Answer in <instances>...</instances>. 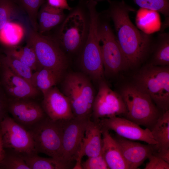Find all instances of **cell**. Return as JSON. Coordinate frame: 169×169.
I'll return each mask as SVG.
<instances>
[{
	"instance_id": "3",
	"label": "cell",
	"mask_w": 169,
	"mask_h": 169,
	"mask_svg": "<svg viewBox=\"0 0 169 169\" xmlns=\"http://www.w3.org/2000/svg\"><path fill=\"white\" fill-rule=\"evenodd\" d=\"M120 94L126 109L125 118L151 130L162 112L150 96L134 84L123 87Z\"/></svg>"
},
{
	"instance_id": "5",
	"label": "cell",
	"mask_w": 169,
	"mask_h": 169,
	"mask_svg": "<svg viewBox=\"0 0 169 169\" xmlns=\"http://www.w3.org/2000/svg\"><path fill=\"white\" fill-rule=\"evenodd\" d=\"M95 4L89 5L90 21L87 39L81 57L80 64L85 75L96 82L103 80L105 73L98 37V15Z\"/></svg>"
},
{
	"instance_id": "25",
	"label": "cell",
	"mask_w": 169,
	"mask_h": 169,
	"mask_svg": "<svg viewBox=\"0 0 169 169\" xmlns=\"http://www.w3.org/2000/svg\"><path fill=\"white\" fill-rule=\"evenodd\" d=\"M156 39L153 44L154 50L150 64L156 66H169V33H160Z\"/></svg>"
},
{
	"instance_id": "29",
	"label": "cell",
	"mask_w": 169,
	"mask_h": 169,
	"mask_svg": "<svg viewBox=\"0 0 169 169\" xmlns=\"http://www.w3.org/2000/svg\"><path fill=\"white\" fill-rule=\"evenodd\" d=\"M5 151L0 169H30L20 153L9 149Z\"/></svg>"
},
{
	"instance_id": "24",
	"label": "cell",
	"mask_w": 169,
	"mask_h": 169,
	"mask_svg": "<svg viewBox=\"0 0 169 169\" xmlns=\"http://www.w3.org/2000/svg\"><path fill=\"white\" fill-rule=\"evenodd\" d=\"M20 154L30 169H68L72 167V164L51 157H41L36 153Z\"/></svg>"
},
{
	"instance_id": "9",
	"label": "cell",
	"mask_w": 169,
	"mask_h": 169,
	"mask_svg": "<svg viewBox=\"0 0 169 169\" xmlns=\"http://www.w3.org/2000/svg\"><path fill=\"white\" fill-rule=\"evenodd\" d=\"M90 118H73L62 122L61 159L72 164L76 161L81 149L85 130Z\"/></svg>"
},
{
	"instance_id": "34",
	"label": "cell",
	"mask_w": 169,
	"mask_h": 169,
	"mask_svg": "<svg viewBox=\"0 0 169 169\" xmlns=\"http://www.w3.org/2000/svg\"><path fill=\"white\" fill-rule=\"evenodd\" d=\"M8 98L0 84V123L7 115Z\"/></svg>"
},
{
	"instance_id": "35",
	"label": "cell",
	"mask_w": 169,
	"mask_h": 169,
	"mask_svg": "<svg viewBox=\"0 0 169 169\" xmlns=\"http://www.w3.org/2000/svg\"><path fill=\"white\" fill-rule=\"evenodd\" d=\"M47 3L50 6L61 9L70 10L66 0H47Z\"/></svg>"
},
{
	"instance_id": "15",
	"label": "cell",
	"mask_w": 169,
	"mask_h": 169,
	"mask_svg": "<svg viewBox=\"0 0 169 169\" xmlns=\"http://www.w3.org/2000/svg\"><path fill=\"white\" fill-rule=\"evenodd\" d=\"M1 84L10 98L33 99L38 91L31 83L16 75L5 64L0 61Z\"/></svg>"
},
{
	"instance_id": "20",
	"label": "cell",
	"mask_w": 169,
	"mask_h": 169,
	"mask_svg": "<svg viewBox=\"0 0 169 169\" xmlns=\"http://www.w3.org/2000/svg\"><path fill=\"white\" fill-rule=\"evenodd\" d=\"M63 9L44 3L38 13V31L43 33L49 31L60 23L64 17Z\"/></svg>"
},
{
	"instance_id": "18",
	"label": "cell",
	"mask_w": 169,
	"mask_h": 169,
	"mask_svg": "<svg viewBox=\"0 0 169 169\" xmlns=\"http://www.w3.org/2000/svg\"><path fill=\"white\" fill-rule=\"evenodd\" d=\"M103 145L101 128L99 121L90 120L87 126L80 150L76 162V167H81L82 157L96 156L101 153Z\"/></svg>"
},
{
	"instance_id": "36",
	"label": "cell",
	"mask_w": 169,
	"mask_h": 169,
	"mask_svg": "<svg viewBox=\"0 0 169 169\" xmlns=\"http://www.w3.org/2000/svg\"><path fill=\"white\" fill-rule=\"evenodd\" d=\"M169 163V150L161 151L153 153Z\"/></svg>"
},
{
	"instance_id": "22",
	"label": "cell",
	"mask_w": 169,
	"mask_h": 169,
	"mask_svg": "<svg viewBox=\"0 0 169 169\" xmlns=\"http://www.w3.org/2000/svg\"><path fill=\"white\" fill-rule=\"evenodd\" d=\"M63 73L64 72L43 68L33 73L32 83L43 94L61 81Z\"/></svg>"
},
{
	"instance_id": "19",
	"label": "cell",
	"mask_w": 169,
	"mask_h": 169,
	"mask_svg": "<svg viewBox=\"0 0 169 169\" xmlns=\"http://www.w3.org/2000/svg\"><path fill=\"white\" fill-rule=\"evenodd\" d=\"M103 145L101 154L109 169H128L117 141L108 130L101 128Z\"/></svg>"
},
{
	"instance_id": "32",
	"label": "cell",
	"mask_w": 169,
	"mask_h": 169,
	"mask_svg": "<svg viewBox=\"0 0 169 169\" xmlns=\"http://www.w3.org/2000/svg\"><path fill=\"white\" fill-rule=\"evenodd\" d=\"M81 167L83 169H109L101 153L96 156L88 157L81 163Z\"/></svg>"
},
{
	"instance_id": "10",
	"label": "cell",
	"mask_w": 169,
	"mask_h": 169,
	"mask_svg": "<svg viewBox=\"0 0 169 169\" xmlns=\"http://www.w3.org/2000/svg\"><path fill=\"white\" fill-rule=\"evenodd\" d=\"M126 114L125 105L120 94L113 90L104 80L100 81L93 105V120L114 116L125 117Z\"/></svg>"
},
{
	"instance_id": "28",
	"label": "cell",
	"mask_w": 169,
	"mask_h": 169,
	"mask_svg": "<svg viewBox=\"0 0 169 169\" xmlns=\"http://www.w3.org/2000/svg\"><path fill=\"white\" fill-rule=\"evenodd\" d=\"M15 3L26 13L32 28L38 31L37 16L39 10L44 3L41 0H13Z\"/></svg>"
},
{
	"instance_id": "2",
	"label": "cell",
	"mask_w": 169,
	"mask_h": 169,
	"mask_svg": "<svg viewBox=\"0 0 169 169\" xmlns=\"http://www.w3.org/2000/svg\"><path fill=\"white\" fill-rule=\"evenodd\" d=\"M135 83L134 85L149 96L162 112L169 110V66L148 64L137 74Z\"/></svg>"
},
{
	"instance_id": "31",
	"label": "cell",
	"mask_w": 169,
	"mask_h": 169,
	"mask_svg": "<svg viewBox=\"0 0 169 169\" xmlns=\"http://www.w3.org/2000/svg\"><path fill=\"white\" fill-rule=\"evenodd\" d=\"M158 12L152 10L140 8L137 11L136 22L137 26L142 30L141 31L146 33L147 28L155 24V21H158Z\"/></svg>"
},
{
	"instance_id": "38",
	"label": "cell",
	"mask_w": 169,
	"mask_h": 169,
	"mask_svg": "<svg viewBox=\"0 0 169 169\" xmlns=\"http://www.w3.org/2000/svg\"><path fill=\"white\" fill-rule=\"evenodd\" d=\"M0 44H1V43H0ZM2 50L1 49V48L0 46V60H1V58L3 57V56L4 55L2 54Z\"/></svg>"
},
{
	"instance_id": "30",
	"label": "cell",
	"mask_w": 169,
	"mask_h": 169,
	"mask_svg": "<svg viewBox=\"0 0 169 169\" xmlns=\"http://www.w3.org/2000/svg\"><path fill=\"white\" fill-rule=\"evenodd\" d=\"M140 8L156 11L169 19V0H133Z\"/></svg>"
},
{
	"instance_id": "11",
	"label": "cell",
	"mask_w": 169,
	"mask_h": 169,
	"mask_svg": "<svg viewBox=\"0 0 169 169\" xmlns=\"http://www.w3.org/2000/svg\"><path fill=\"white\" fill-rule=\"evenodd\" d=\"M4 149L20 153H36L33 140L29 132L7 115L0 123Z\"/></svg>"
},
{
	"instance_id": "8",
	"label": "cell",
	"mask_w": 169,
	"mask_h": 169,
	"mask_svg": "<svg viewBox=\"0 0 169 169\" xmlns=\"http://www.w3.org/2000/svg\"><path fill=\"white\" fill-rule=\"evenodd\" d=\"M98 33L105 74H115L127 68L124 55L109 24L99 23Z\"/></svg>"
},
{
	"instance_id": "16",
	"label": "cell",
	"mask_w": 169,
	"mask_h": 169,
	"mask_svg": "<svg viewBox=\"0 0 169 169\" xmlns=\"http://www.w3.org/2000/svg\"><path fill=\"white\" fill-rule=\"evenodd\" d=\"M43 95L41 105L46 115L51 119L66 120L74 117L68 98L55 86Z\"/></svg>"
},
{
	"instance_id": "17",
	"label": "cell",
	"mask_w": 169,
	"mask_h": 169,
	"mask_svg": "<svg viewBox=\"0 0 169 169\" xmlns=\"http://www.w3.org/2000/svg\"><path fill=\"white\" fill-rule=\"evenodd\" d=\"M117 141L128 169H136L153 154L152 145H145L117 135Z\"/></svg>"
},
{
	"instance_id": "23",
	"label": "cell",
	"mask_w": 169,
	"mask_h": 169,
	"mask_svg": "<svg viewBox=\"0 0 169 169\" xmlns=\"http://www.w3.org/2000/svg\"><path fill=\"white\" fill-rule=\"evenodd\" d=\"M4 54H10L30 67L34 71L41 69L33 48L26 44L23 47L3 44Z\"/></svg>"
},
{
	"instance_id": "4",
	"label": "cell",
	"mask_w": 169,
	"mask_h": 169,
	"mask_svg": "<svg viewBox=\"0 0 169 169\" xmlns=\"http://www.w3.org/2000/svg\"><path fill=\"white\" fill-rule=\"evenodd\" d=\"M62 89L69 101L74 117L90 118L95 95L89 78L81 73H69L64 79Z\"/></svg>"
},
{
	"instance_id": "14",
	"label": "cell",
	"mask_w": 169,
	"mask_h": 169,
	"mask_svg": "<svg viewBox=\"0 0 169 169\" xmlns=\"http://www.w3.org/2000/svg\"><path fill=\"white\" fill-rule=\"evenodd\" d=\"M33 99L8 98V112L27 130L47 116L41 105Z\"/></svg>"
},
{
	"instance_id": "21",
	"label": "cell",
	"mask_w": 169,
	"mask_h": 169,
	"mask_svg": "<svg viewBox=\"0 0 169 169\" xmlns=\"http://www.w3.org/2000/svg\"><path fill=\"white\" fill-rule=\"evenodd\" d=\"M151 131L157 142L152 145L153 153L169 150V110L162 112Z\"/></svg>"
},
{
	"instance_id": "26",
	"label": "cell",
	"mask_w": 169,
	"mask_h": 169,
	"mask_svg": "<svg viewBox=\"0 0 169 169\" xmlns=\"http://www.w3.org/2000/svg\"><path fill=\"white\" fill-rule=\"evenodd\" d=\"M0 61L6 64L16 75L32 84L33 73L30 67L13 56L7 54H4Z\"/></svg>"
},
{
	"instance_id": "39",
	"label": "cell",
	"mask_w": 169,
	"mask_h": 169,
	"mask_svg": "<svg viewBox=\"0 0 169 169\" xmlns=\"http://www.w3.org/2000/svg\"></svg>"
},
{
	"instance_id": "13",
	"label": "cell",
	"mask_w": 169,
	"mask_h": 169,
	"mask_svg": "<svg viewBox=\"0 0 169 169\" xmlns=\"http://www.w3.org/2000/svg\"><path fill=\"white\" fill-rule=\"evenodd\" d=\"M86 23L82 14L75 12L64 20L60 29L58 40L67 51L73 53L80 47L85 34Z\"/></svg>"
},
{
	"instance_id": "12",
	"label": "cell",
	"mask_w": 169,
	"mask_h": 169,
	"mask_svg": "<svg viewBox=\"0 0 169 169\" xmlns=\"http://www.w3.org/2000/svg\"><path fill=\"white\" fill-rule=\"evenodd\" d=\"M99 123L101 128L113 131L124 138L144 141L151 145L157 143L149 129H143L124 117L114 116L104 118L100 120Z\"/></svg>"
},
{
	"instance_id": "37",
	"label": "cell",
	"mask_w": 169,
	"mask_h": 169,
	"mask_svg": "<svg viewBox=\"0 0 169 169\" xmlns=\"http://www.w3.org/2000/svg\"><path fill=\"white\" fill-rule=\"evenodd\" d=\"M5 153V149L3 147L2 140V134L0 129V163L4 156Z\"/></svg>"
},
{
	"instance_id": "7",
	"label": "cell",
	"mask_w": 169,
	"mask_h": 169,
	"mask_svg": "<svg viewBox=\"0 0 169 169\" xmlns=\"http://www.w3.org/2000/svg\"><path fill=\"white\" fill-rule=\"evenodd\" d=\"M27 44L33 49L41 68H47L64 72L66 69L67 57L55 40L32 28L28 34Z\"/></svg>"
},
{
	"instance_id": "1",
	"label": "cell",
	"mask_w": 169,
	"mask_h": 169,
	"mask_svg": "<svg viewBox=\"0 0 169 169\" xmlns=\"http://www.w3.org/2000/svg\"><path fill=\"white\" fill-rule=\"evenodd\" d=\"M110 16L113 23L116 37L128 67L135 66L147 57L153 39L132 23L129 14L134 8L122 0L110 2Z\"/></svg>"
},
{
	"instance_id": "27",
	"label": "cell",
	"mask_w": 169,
	"mask_h": 169,
	"mask_svg": "<svg viewBox=\"0 0 169 169\" xmlns=\"http://www.w3.org/2000/svg\"><path fill=\"white\" fill-rule=\"evenodd\" d=\"M23 12L13 0H0V35L6 24Z\"/></svg>"
},
{
	"instance_id": "6",
	"label": "cell",
	"mask_w": 169,
	"mask_h": 169,
	"mask_svg": "<svg viewBox=\"0 0 169 169\" xmlns=\"http://www.w3.org/2000/svg\"><path fill=\"white\" fill-rule=\"evenodd\" d=\"M63 121H54L46 116L28 130L33 137L37 153L62 160Z\"/></svg>"
},
{
	"instance_id": "33",
	"label": "cell",
	"mask_w": 169,
	"mask_h": 169,
	"mask_svg": "<svg viewBox=\"0 0 169 169\" xmlns=\"http://www.w3.org/2000/svg\"><path fill=\"white\" fill-rule=\"evenodd\" d=\"M148 162L146 163L145 169H169V163L152 154L148 158Z\"/></svg>"
}]
</instances>
